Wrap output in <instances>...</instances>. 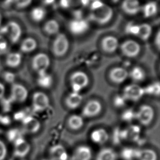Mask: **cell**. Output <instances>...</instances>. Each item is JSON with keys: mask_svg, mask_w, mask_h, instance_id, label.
<instances>
[{"mask_svg": "<svg viewBox=\"0 0 160 160\" xmlns=\"http://www.w3.org/2000/svg\"><path fill=\"white\" fill-rule=\"evenodd\" d=\"M7 155V147L5 143L0 139V160H4Z\"/></svg>", "mask_w": 160, "mask_h": 160, "instance_id": "41", "label": "cell"}, {"mask_svg": "<svg viewBox=\"0 0 160 160\" xmlns=\"http://www.w3.org/2000/svg\"><path fill=\"white\" fill-rule=\"evenodd\" d=\"M90 24V23L87 18L72 19L68 24V28L72 35L79 36L84 35L89 30Z\"/></svg>", "mask_w": 160, "mask_h": 160, "instance_id": "7", "label": "cell"}, {"mask_svg": "<svg viewBox=\"0 0 160 160\" xmlns=\"http://www.w3.org/2000/svg\"><path fill=\"white\" fill-rule=\"evenodd\" d=\"M154 45L155 46L157 50L159 51L160 47V31L159 29L158 30L156 34L155 35L154 39Z\"/></svg>", "mask_w": 160, "mask_h": 160, "instance_id": "44", "label": "cell"}, {"mask_svg": "<svg viewBox=\"0 0 160 160\" xmlns=\"http://www.w3.org/2000/svg\"><path fill=\"white\" fill-rule=\"evenodd\" d=\"M145 94L144 88L136 83L128 84L123 88L122 96L126 100L137 102Z\"/></svg>", "mask_w": 160, "mask_h": 160, "instance_id": "9", "label": "cell"}, {"mask_svg": "<svg viewBox=\"0 0 160 160\" xmlns=\"http://www.w3.org/2000/svg\"><path fill=\"white\" fill-rule=\"evenodd\" d=\"M136 151L130 149H125L122 152V156L126 160H131L132 158H136Z\"/></svg>", "mask_w": 160, "mask_h": 160, "instance_id": "38", "label": "cell"}, {"mask_svg": "<svg viewBox=\"0 0 160 160\" xmlns=\"http://www.w3.org/2000/svg\"><path fill=\"white\" fill-rule=\"evenodd\" d=\"M158 11V4L155 1H150L141 6V12L143 17L147 19L155 17Z\"/></svg>", "mask_w": 160, "mask_h": 160, "instance_id": "19", "label": "cell"}, {"mask_svg": "<svg viewBox=\"0 0 160 160\" xmlns=\"http://www.w3.org/2000/svg\"><path fill=\"white\" fill-rule=\"evenodd\" d=\"M50 58L48 54L41 52L35 55L31 61L33 69L38 75L47 72L50 67Z\"/></svg>", "mask_w": 160, "mask_h": 160, "instance_id": "6", "label": "cell"}, {"mask_svg": "<svg viewBox=\"0 0 160 160\" xmlns=\"http://www.w3.org/2000/svg\"><path fill=\"white\" fill-rule=\"evenodd\" d=\"M32 108L37 113L43 112L50 106L49 98L46 93L43 92H36L32 96Z\"/></svg>", "mask_w": 160, "mask_h": 160, "instance_id": "10", "label": "cell"}, {"mask_svg": "<svg viewBox=\"0 0 160 160\" xmlns=\"http://www.w3.org/2000/svg\"><path fill=\"white\" fill-rule=\"evenodd\" d=\"M114 13L112 7L105 3L100 8L95 11H90L87 19L90 23H93L99 25H104L112 20Z\"/></svg>", "mask_w": 160, "mask_h": 160, "instance_id": "1", "label": "cell"}, {"mask_svg": "<svg viewBox=\"0 0 160 160\" xmlns=\"http://www.w3.org/2000/svg\"><path fill=\"white\" fill-rule=\"evenodd\" d=\"M47 15L46 9L43 7H36L31 11V17L34 22L39 23L43 21Z\"/></svg>", "mask_w": 160, "mask_h": 160, "instance_id": "30", "label": "cell"}, {"mask_svg": "<svg viewBox=\"0 0 160 160\" xmlns=\"http://www.w3.org/2000/svg\"><path fill=\"white\" fill-rule=\"evenodd\" d=\"M32 2V0H13V3L18 9L26 8Z\"/></svg>", "mask_w": 160, "mask_h": 160, "instance_id": "37", "label": "cell"}, {"mask_svg": "<svg viewBox=\"0 0 160 160\" xmlns=\"http://www.w3.org/2000/svg\"><path fill=\"white\" fill-rule=\"evenodd\" d=\"M139 31V24L136 22H130L125 27V32L128 35L137 37Z\"/></svg>", "mask_w": 160, "mask_h": 160, "instance_id": "33", "label": "cell"}, {"mask_svg": "<svg viewBox=\"0 0 160 160\" xmlns=\"http://www.w3.org/2000/svg\"><path fill=\"white\" fill-rule=\"evenodd\" d=\"M160 83L159 82H155L152 84L149 85L147 87L144 88L145 94L149 95L158 96L160 95Z\"/></svg>", "mask_w": 160, "mask_h": 160, "instance_id": "35", "label": "cell"}, {"mask_svg": "<svg viewBox=\"0 0 160 160\" xmlns=\"http://www.w3.org/2000/svg\"><path fill=\"white\" fill-rule=\"evenodd\" d=\"M91 2V0H79V6H82L83 7L89 6Z\"/></svg>", "mask_w": 160, "mask_h": 160, "instance_id": "46", "label": "cell"}, {"mask_svg": "<svg viewBox=\"0 0 160 160\" xmlns=\"http://www.w3.org/2000/svg\"><path fill=\"white\" fill-rule=\"evenodd\" d=\"M126 99L123 98V96L122 97H117L115 99L114 104L117 106H122L125 104Z\"/></svg>", "mask_w": 160, "mask_h": 160, "instance_id": "45", "label": "cell"}, {"mask_svg": "<svg viewBox=\"0 0 160 160\" xmlns=\"http://www.w3.org/2000/svg\"><path fill=\"white\" fill-rule=\"evenodd\" d=\"M22 61V54L19 52H12L7 56L6 64L11 68H16L20 65Z\"/></svg>", "mask_w": 160, "mask_h": 160, "instance_id": "27", "label": "cell"}, {"mask_svg": "<svg viewBox=\"0 0 160 160\" xmlns=\"http://www.w3.org/2000/svg\"><path fill=\"white\" fill-rule=\"evenodd\" d=\"M69 82L72 92L80 93V91L88 86L90 78L85 72L82 70H77L71 75Z\"/></svg>", "mask_w": 160, "mask_h": 160, "instance_id": "4", "label": "cell"}, {"mask_svg": "<svg viewBox=\"0 0 160 160\" xmlns=\"http://www.w3.org/2000/svg\"><path fill=\"white\" fill-rule=\"evenodd\" d=\"M109 77L114 83L121 84L128 77V72L124 67H116L110 70Z\"/></svg>", "mask_w": 160, "mask_h": 160, "instance_id": "16", "label": "cell"}, {"mask_svg": "<svg viewBox=\"0 0 160 160\" xmlns=\"http://www.w3.org/2000/svg\"><path fill=\"white\" fill-rule=\"evenodd\" d=\"M152 34V27L148 23L139 24V31L137 37L142 41L149 40Z\"/></svg>", "mask_w": 160, "mask_h": 160, "instance_id": "26", "label": "cell"}, {"mask_svg": "<svg viewBox=\"0 0 160 160\" xmlns=\"http://www.w3.org/2000/svg\"><path fill=\"white\" fill-rule=\"evenodd\" d=\"M56 1V0H43L44 4L47 6H50L53 4Z\"/></svg>", "mask_w": 160, "mask_h": 160, "instance_id": "48", "label": "cell"}, {"mask_svg": "<svg viewBox=\"0 0 160 160\" xmlns=\"http://www.w3.org/2000/svg\"><path fill=\"white\" fill-rule=\"evenodd\" d=\"M116 152L110 148H104L100 150L96 160H117Z\"/></svg>", "mask_w": 160, "mask_h": 160, "instance_id": "31", "label": "cell"}, {"mask_svg": "<svg viewBox=\"0 0 160 160\" xmlns=\"http://www.w3.org/2000/svg\"><path fill=\"white\" fill-rule=\"evenodd\" d=\"M37 47V41L32 37H27L22 41L20 48L22 52L29 53L33 52Z\"/></svg>", "mask_w": 160, "mask_h": 160, "instance_id": "29", "label": "cell"}, {"mask_svg": "<svg viewBox=\"0 0 160 160\" xmlns=\"http://www.w3.org/2000/svg\"><path fill=\"white\" fill-rule=\"evenodd\" d=\"M84 121L82 116L73 114L68 117L67 120V125L68 127L73 131H78L83 127Z\"/></svg>", "mask_w": 160, "mask_h": 160, "instance_id": "24", "label": "cell"}, {"mask_svg": "<svg viewBox=\"0 0 160 160\" xmlns=\"http://www.w3.org/2000/svg\"><path fill=\"white\" fill-rule=\"evenodd\" d=\"M72 19H79L84 18V12L82 9L76 8L72 10Z\"/></svg>", "mask_w": 160, "mask_h": 160, "instance_id": "39", "label": "cell"}, {"mask_svg": "<svg viewBox=\"0 0 160 160\" xmlns=\"http://www.w3.org/2000/svg\"><path fill=\"white\" fill-rule=\"evenodd\" d=\"M38 83L40 86L44 88H48L52 86L53 83V79L52 76L50 74H48L47 72L43 74L38 75Z\"/></svg>", "mask_w": 160, "mask_h": 160, "instance_id": "32", "label": "cell"}, {"mask_svg": "<svg viewBox=\"0 0 160 160\" xmlns=\"http://www.w3.org/2000/svg\"><path fill=\"white\" fill-rule=\"evenodd\" d=\"M1 21H2V15H1V14L0 13V25L1 24Z\"/></svg>", "mask_w": 160, "mask_h": 160, "instance_id": "50", "label": "cell"}, {"mask_svg": "<svg viewBox=\"0 0 160 160\" xmlns=\"http://www.w3.org/2000/svg\"><path fill=\"white\" fill-rule=\"evenodd\" d=\"M155 116V111L152 107L149 105L144 104L139 107L136 112V119L142 125H149Z\"/></svg>", "mask_w": 160, "mask_h": 160, "instance_id": "8", "label": "cell"}, {"mask_svg": "<svg viewBox=\"0 0 160 160\" xmlns=\"http://www.w3.org/2000/svg\"><path fill=\"white\" fill-rule=\"evenodd\" d=\"M95 1V0H91V1Z\"/></svg>", "mask_w": 160, "mask_h": 160, "instance_id": "51", "label": "cell"}, {"mask_svg": "<svg viewBox=\"0 0 160 160\" xmlns=\"http://www.w3.org/2000/svg\"><path fill=\"white\" fill-rule=\"evenodd\" d=\"M102 110L101 103L98 100L92 99L87 102L82 109V116L92 118L100 115Z\"/></svg>", "mask_w": 160, "mask_h": 160, "instance_id": "12", "label": "cell"}, {"mask_svg": "<svg viewBox=\"0 0 160 160\" xmlns=\"http://www.w3.org/2000/svg\"><path fill=\"white\" fill-rule=\"evenodd\" d=\"M50 155L52 160H67L68 155L63 145L56 144L50 148Z\"/></svg>", "mask_w": 160, "mask_h": 160, "instance_id": "22", "label": "cell"}, {"mask_svg": "<svg viewBox=\"0 0 160 160\" xmlns=\"http://www.w3.org/2000/svg\"><path fill=\"white\" fill-rule=\"evenodd\" d=\"M6 93V87L4 84L0 82V99L3 97Z\"/></svg>", "mask_w": 160, "mask_h": 160, "instance_id": "47", "label": "cell"}, {"mask_svg": "<svg viewBox=\"0 0 160 160\" xmlns=\"http://www.w3.org/2000/svg\"><path fill=\"white\" fill-rule=\"evenodd\" d=\"M128 77L135 82H142L145 80L146 73L143 67L135 66L128 72Z\"/></svg>", "mask_w": 160, "mask_h": 160, "instance_id": "25", "label": "cell"}, {"mask_svg": "<svg viewBox=\"0 0 160 160\" xmlns=\"http://www.w3.org/2000/svg\"><path fill=\"white\" fill-rule=\"evenodd\" d=\"M141 6L139 0H122L121 2V10L130 16H134L141 12Z\"/></svg>", "mask_w": 160, "mask_h": 160, "instance_id": "14", "label": "cell"}, {"mask_svg": "<svg viewBox=\"0 0 160 160\" xmlns=\"http://www.w3.org/2000/svg\"><path fill=\"white\" fill-rule=\"evenodd\" d=\"M90 139L93 143L103 145L109 139V134L103 128H98L93 130L90 134Z\"/></svg>", "mask_w": 160, "mask_h": 160, "instance_id": "21", "label": "cell"}, {"mask_svg": "<svg viewBox=\"0 0 160 160\" xmlns=\"http://www.w3.org/2000/svg\"><path fill=\"white\" fill-rule=\"evenodd\" d=\"M31 150L30 144L22 138H18L14 141V154L18 158H24L28 155Z\"/></svg>", "mask_w": 160, "mask_h": 160, "instance_id": "15", "label": "cell"}, {"mask_svg": "<svg viewBox=\"0 0 160 160\" xmlns=\"http://www.w3.org/2000/svg\"><path fill=\"white\" fill-rule=\"evenodd\" d=\"M105 3H104L102 0H95L93 1H91L89 6L90 11H95L98 9L100 8L103 6H104Z\"/></svg>", "mask_w": 160, "mask_h": 160, "instance_id": "40", "label": "cell"}, {"mask_svg": "<svg viewBox=\"0 0 160 160\" xmlns=\"http://www.w3.org/2000/svg\"><path fill=\"white\" fill-rule=\"evenodd\" d=\"M136 158L138 160H157L158 155L153 150L143 149L137 150Z\"/></svg>", "mask_w": 160, "mask_h": 160, "instance_id": "28", "label": "cell"}, {"mask_svg": "<svg viewBox=\"0 0 160 160\" xmlns=\"http://www.w3.org/2000/svg\"><path fill=\"white\" fill-rule=\"evenodd\" d=\"M8 49V43L3 36L0 35V52L3 53Z\"/></svg>", "mask_w": 160, "mask_h": 160, "instance_id": "43", "label": "cell"}, {"mask_svg": "<svg viewBox=\"0 0 160 160\" xmlns=\"http://www.w3.org/2000/svg\"></svg>", "mask_w": 160, "mask_h": 160, "instance_id": "52", "label": "cell"}, {"mask_svg": "<svg viewBox=\"0 0 160 160\" xmlns=\"http://www.w3.org/2000/svg\"><path fill=\"white\" fill-rule=\"evenodd\" d=\"M92 157L91 148L87 145H80L77 147L74 153L75 160H91Z\"/></svg>", "mask_w": 160, "mask_h": 160, "instance_id": "23", "label": "cell"}, {"mask_svg": "<svg viewBox=\"0 0 160 160\" xmlns=\"http://www.w3.org/2000/svg\"><path fill=\"white\" fill-rule=\"evenodd\" d=\"M119 50L126 58L134 59L141 53L142 46L138 41L134 40H126L120 43Z\"/></svg>", "mask_w": 160, "mask_h": 160, "instance_id": "3", "label": "cell"}, {"mask_svg": "<svg viewBox=\"0 0 160 160\" xmlns=\"http://www.w3.org/2000/svg\"><path fill=\"white\" fill-rule=\"evenodd\" d=\"M70 42L68 37L65 33H58L54 36L50 45L51 52L56 58L65 56L69 51Z\"/></svg>", "mask_w": 160, "mask_h": 160, "instance_id": "2", "label": "cell"}, {"mask_svg": "<svg viewBox=\"0 0 160 160\" xmlns=\"http://www.w3.org/2000/svg\"><path fill=\"white\" fill-rule=\"evenodd\" d=\"M28 92L25 87L19 83L13 84L11 88V98L13 101L22 103L28 97Z\"/></svg>", "mask_w": 160, "mask_h": 160, "instance_id": "13", "label": "cell"}, {"mask_svg": "<svg viewBox=\"0 0 160 160\" xmlns=\"http://www.w3.org/2000/svg\"><path fill=\"white\" fill-rule=\"evenodd\" d=\"M60 24L55 19H49L47 20L43 26V30L46 35L53 36L60 33Z\"/></svg>", "mask_w": 160, "mask_h": 160, "instance_id": "18", "label": "cell"}, {"mask_svg": "<svg viewBox=\"0 0 160 160\" xmlns=\"http://www.w3.org/2000/svg\"><path fill=\"white\" fill-rule=\"evenodd\" d=\"M22 127L24 131L28 134H36L41 128L40 121L33 116H28L22 121Z\"/></svg>", "mask_w": 160, "mask_h": 160, "instance_id": "17", "label": "cell"}, {"mask_svg": "<svg viewBox=\"0 0 160 160\" xmlns=\"http://www.w3.org/2000/svg\"><path fill=\"white\" fill-rule=\"evenodd\" d=\"M120 0H110V1L112 2V3H118V2H119Z\"/></svg>", "mask_w": 160, "mask_h": 160, "instance_id": "49", "label": "cell"}, {"mask_svg": "<svg viewBox=\"0 0 160 160\" xmlns=\"http://www.w3.org/2000/svg\"><path fill=\"white\" fill-rule=\"evenodd\" d=\"M123 119L126 121H131L134 118L136 119V113H134L133 111L128 110L124 113L122 116Z\"/></svg>", "mask_w": 160, "mask_h": 160, "instance_id": "42", "label": "cell"}, {"mask_svg": "<svg viewBox=\"0 0 160 160\" xmlns=\"http://www.w3.org/2000/svg\"><path fill=\"white\" fill-rule=\"evenodd\" d=\"M82 99L83 97L80 93L72 92L66 98L65 104L69 109L75 110L80 106Z\"/></svg>", "mask_w": 160, "mask_h": 160, "instance_id": "20", "label": "cell"}, {"mask_svg": "<svg viewBox=\"0 0 160 160\" xmlns=\"http://www.w3.org/2000/svg\"><path fill=\"white\" fill-rule=\"evenodd\" d=\"M139 129L135 127L129 128L125 132V138L128 140L134 141L138 138Z\"/></svg>", "mask_w": 160, "mask_h": 160, "instance_id": "36", "label": "cell"}, {"mask_svg": "<svg viewBox=\"0 0 160 160\" xmlns=\"http://www.w3.org/2000/svg\"><path fill=\"white\" fill-rule=\"evenodd\" d=\"M120 44L118 37L113 35H106L101 41V47L104 53L112 54L119 50Z\"/></svg>", "mask_w": 160, "mask_h": 160, "instance_id": "11", "label": "cell"}, {"mask_svg": "<svg viewBox=\"0 0 160 160\" xmlns=\"http://www.w3.org/2000/svg\"><path fill=\"white\" fill-rule=\"evenodd\" d=\"M22 34L20 26L17 23L13 21L8 22L0 29V35H6L9 40L13 44L17 43L21 37Z\"/></svg>", "mask_w": 160, "mask_h": 160, "instance_id": "5", "label": "cell"}, {"mask_svg": "<svg viewBox=\"0 0 160 160\" xmlns=\"http://www.w3.org/2000/svg\"><path fill=\"white\" fill-rule=\"evenodd\" d=\"M58 6L65 10L73 9L79 6V0H58Z\"/></svg>", "mask_w": 160, "mask_h": 160, "instance_id": "34", "label": "cell"}]
</instances>
